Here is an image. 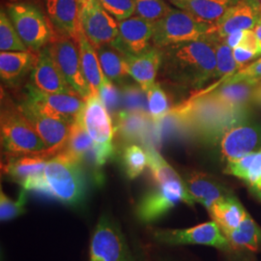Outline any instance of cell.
Returning a JSON list of instances; mask_svg holds the SVG:
<instances>
[{
	"label": "cell",
	"instance_id": "cell-1",
	"mask_svg": "<svg viewBox=\"0 0 261 261\" xmlns=\"http://www.w3.org/2000/svg\"><path fill=\"white\" fill-rule=\"evenodd\" d=\"M161 75L170 84L198 89L215 79V45L209 38L161 47Z\"/></svg>",
	"mask_w": 261,
	"mask_h": 261
},
{
	"label": "cell",
	"instance_id": "cell-2",
	"mask_svg": "<svg viewBox=\"0 0 261 261\" xmlns=\"http://www.w3.org/2000/svg\"><path fill=\"white\" fill-rule=\"evenodd\" d=\"M1 144L6 155H47V146L18 106L2 98L0 115ZM48 157V156H47Z\"/></svg>",
	"mask_w": 261,
	"mask_h": 261
},
{
	"label": "cell",
	"instance_id": "cell-3",
	"mask_svg": "<svg viewBox=\"0 0 261 261\" xmlns=\"http://www.w3.org/2000/svg\"><path fill=\"white\" fill-rule=\"evenodd\" d=\"M82 163L62 151L47 161L45 178L51 197L66 205L81 204L85 196Z\"/></svg>",
	"mask_w": 261,
	"mask_h": 261
},
{
	"label": "cell",
	"instance_id": "cell-4",
	"mask_svg": "<svg viewBox=\"0 0 261 261\" xmlns=\"http://www.w3.org/2000/svg\"><path fill=\"white\" fill-rule=\"evenodd\" d=\"M214 23L202 21L185 10L170 9L154 23L152 45L165 47L208 37Z\"/></svg>",
	"mask_w": 261,
	"mask_h": 261
},
{
	"label": "cell",
	"instance_id": "cell-5",
	"mask_svg": "<svg viewBox=\"0 0 261 261\" xmlns=\"http://www.w3.org/2000/svg\"><path fill=\"white\" fill-rule=\"evenodd\" d=\"M6 13L19 37L31 51L39 53L47 47L57 35L47 17L32 4L24 2L8 3Z\"/></svg>",
	"mask_w": 261,
	"mask_h": 261
},
{
	"label": "cell",
	"instance_id": "cell-6",
	"mask_svg": "<svg viewBox=\"0 0 261 261\" xmlns=\"http://www.w3.org/2000/svg\"><path fill=\"white\" fill-rule=\"evenodd\" d=\"M221 158L229 163L261 148V125L246 115L230 124L216 140Z\"/></svg>",
	"mask_w": 261,
	"mask_h": 261
},
{
	"label": "cell",
	"instance_id": "cell-7",
	"mask_svg": "<svg viewBox=\"0 0 261 261\" xmlns=\"http://www.w3.org/2000/svg\"><path fill=\"white\" fill-rule=\"evenodd\" d=\"M180 202L188 205H195V200L190 195L183 180L170 181L157 189L150 191L141 198L137 206V216L142 223L149 224L162 216L167 214L170 209Z\"/></svg>",
	"mask_w": 261,
	"mask_h": 261
},
{
	"label": "cell",
	"instance_id": "cell-8",
	"mask_svg": "<svg viewBox=\"0 0 261 261\" xmlns=\"http://www.w3.org/2000/svg\"><path fill=\"white\" fill-rule=\"evenodd\" d=\"M49 159L45 153L19 156L6 155L2 170L25 191L51 196L45 178V168Z\"/></svg>",
	"mask_w": 261,
	"mask_h": 261
},
{
	"label": "cell",
	"instance_id": "cell-9",
	"mask_svg": "<svg viewBox=\"0 0 261 261\" xmlns=\"http://www.w3.org/2000/svg\"><path fill=\"white\" fill-rule=\"evenodd\" d=\"M47 47L66 82L86 100L92 92L84 77L76 41L68 36L56 35Z\"/></svg>",
	"mask_w": 261,
	"mask_h": 261
},
{
	"label": "cell",
	"instance_id": "cell-10",
	"mask_svg": "<svg viewBox=\"0 0 261 261\" xmlns=\"http://www.w3.org/2000/svg\"><path fill=\"white\" fill-rule=\"evenodd\" d=\"M18 107L46 144L47 155L49 158L65 149L70 137L71 124L50 116L28 99Z\"/></svg>",
	"mask_w": 261,
	"mask_h": 261
},
{
	"label": "cell",
	"instance_id": "cell-11",
	"mask_svg": "<svg viewBox=\"0 0 261 261\" xmlns=\"http://www.w3.org/2000/svg\"><path fill=\"white\" fill-rule=\"evenodd\" d=\"M82 29L95 48L112 44L118 36V23L100 0H77Z\"/></svg>",
	"mask_w": 261,
	"mask_h": 261
},
{
	"label": "cell",
	"instance_id": "cell-12",
	"mask_svg": "<svg viewBox=\"0 0 261 261\" xmlns=\"http://www.w3.org/2000/svg\"><path fill=\"white\" fill-rule=\"evenodd\" d=\"M90 261H134L120 228L107 216L99 220L94 229Z\"/></svg>",
	"mask_w": 261,
	"mask_h": 261
},
{
	"label": "cell",
	"instance_id": "cell-13",
	"mask_svg": "<svg viewBox=\"0 0 261 261\" xmlns=\"http://www.w3.org/2000/svg\"><path fill=\"white\" fill-rule=\"evenodd\" d=\"M154 238L170 246L193 244L214 247L224 252L232 250L220 225L214 221L186 229H158L154 232Z\"/></svg>",
	"mask_w": 261,
	"mask_h": 261
},
{
	"label": "cell",
	"instance_id": "cell-14",
	"mask_svg": "<svg viewBox=\"0 0 261 261\" xmlns=\"http://www.w3.org/2000/svg\"><path fill=\"white\" fill-rule=\"evenodd\" d=\"M27 99L44 112L63 121L73 124L84 110L85 100L77 94L46 93L28 84Z\"/></svg>",
	"mask_w": 261,
	"mask_h": 261
},
{
	"label": "cell",
	"instance_id": "cell-15",
	"mask_svg": "<svg viewBox=\"0 0 261 261\" xmlns=\"http://www.w3.org/2000/svg\"><path fill=\"white\" fill-rule=\"evenodd\" d=\"M260 18V0H238L215 22L208 38L223 40L235 31L253 29Z\"/></svg>",
	"mask_w": 261,
	"mask_h": 261
},
{
	"label": "cell",
	"instance_id": "cell-16",
	"mask_svg": "<svg viewBox=\"0 0 261 261\" xmlns=\"http://www.w3.org/2000/svg\"><path fill=\"white\" fill-rule=\"evenodd\" d=\"M80 116L85 130L97 145L113 147L112 140L115 128H113L111 114L100 94L92 93L85 100Z\"/></svg>",
	"mask_w": 261,
	"mask_h": 261
},
{
	"label": "cell",
	"instance_id": "cell-17",
	"mask_svg": "<svg viewBox=\"0 0 261 261\" xmlns=\"http://www.w3.org/2000/svg\"><path fill=\"white\" fill-rule=\"evenodd\" d=\"M118 36L112 43L124 55H140L152 45L154 23L139 16L118 21Z\"/></svg>",
	"mask_w": 261,
	"mask_h": 261
},
{
	"label": "cell",
	"instance_id": "cell-18",
	"mask_svg": "<svg viewBox=\"0 0 261 261\" xmlns=\"http://www.w3.org/2000/svg\"><path fill=\"white\" fill-rule=\"evenodd\" d=\"M29 84L39 91L46 93L77 94L66 82L50 55L48 47H44L37 53V59L30 74Z\"/></svg>",
	"mask_w": 261,
	"mask_h": 261
},
{
	"label": "cell",
	"instance_id": "cell-19",
	"mask_svg": "<svg viewBox=\"0 0 261 261\" xmlns=\"http://www.w3.org/2000/svg\"><path fill=\"white\" fill-rule=\"evenodd\" d=\"M45 8L56 34L76 40L82 29L77 0H45Z\"/></svg>",
	"mask_w": 261,
	"mask_h": 261
},
{
	"label": "cell",
	"instance_id": "cell-20",
	"mask_svg": "<svg viewBox=\"0 0 261 261\" xmlns=\"http://www.w3.org/2000/svg\"><path fill=\"white\" fill-rule=\"evenodd\" d=\"M187 189L195 202H198L209 210L216 202L233 195L226 187L207 173L194 171L185 181Z\"/></svg>",
	"mask_w": 261,
	"mask_h": 261
},
{
	"label": "cell",
	"instance_id": "cell-21",
	"mask_svg": "<svg viewBox=\"0 0 261 261\" xmlns=\"http://www.w3.org/2000/svg\"><path fill=\"white\" fill-rule=\"evenodd\" d=\"M125 58L129 75L146 93L150 87L156 84V77L162 64L161 49L153 46L140 55H125Z\"/></svg>",
	"mask_w": 261,
	"mask_h": 261
},
{
	"label": "cell",
	"instance_id": "cell-22",
	"mask_svg": "<svg viewBox=\"0 0 261 261\" xmlns=\"http://www.w3.org/2000/svg\"><path fill=\"white\" fill-rule=\"evenodd\" d=\"M256 86L257 81L228 83L221 80V82L213 84L206 91L234 110L244 111L253 103Z\"/></svg>",
	"mask_w": 261,
	"mask_h": 261
},
{
	"label": "cell",
	"instance_id": "cell-23",
	"mask_svg": "<svg viewBox=\"0 0 261 261\" xmlns=\"http://www.w3.org/2000/svg\"><path fill=\"white\" fill-rule=\"evenodd\" d=\"M37 59V53L25 51H1L0 76L4 84L15 86L20 84L28 74H31Z\"/></svg>",
	"mask_w": 261,
	"mask_h": 261
},
{
	"label": "cell",
	"instance_id": "cell-24",
	"mask_svg": "<svg viewBox=\"0 0 261 261\" xmlns=\"http://www.w3.org/2000/svg\"><path fill=\"white\" fill-rule=\"evenodd\" d=\"M75 41L80 49L84 77L91 89V92L99 94L101 88L110 80L103 73L96 48L86 37L83 29L80 30Z\"/></svg>",
	"mask_w": 261,
	"mask_h": 261
},
{
	"label": "cell",
	"instance_id": "cell-25",
	"mask_svg": "<svg viewBox=\"0 0 261 261\" xmlns=\"http://www.w3.org/2000/svg\"><path fill=\"white\" fill-rule=\"evenodd\" d=\"M224 172L243 180L252 195L261 200V148L226 163Z\"/></svg>",
	"mask_w": 261,
	"mask_h": 261
},
{
	"label": "cell",
	"instance_id": "cell-26",
	"mask_svg": "<svg viewBox=\"0 0 261 261\" xmlns=\"http://www.w3.org/2000/svg\"><path fill=\"white\" fill-rule=\"evenodd\" d=\"M208 212L222 230H230L238 227L247 215L241 202L234 195L216 202Z\"/></svg>",
	"mask_w": 261,
	"mask_h": 261
},
{
	"label": "cell",
	"instance_id": "cell-27",
	"mask_svg": "<svg viewBox=\"0 0 261 261\" xmlns=\"http://www.w3.org/2000/svg\"><path fill=\"white\" fill-rule=\"evenodd\" d=\"M232 249L261 251V228L247 213L241 224L230 230H222Z\"/></svg>",
	"mask_w": 261,
	"mask_h": 261
},
{
	"label": "cell",
	"instance_id": "cell-28",
	"mask_svg": "<svg viewBox=\"0 0 261 261\" xmlns=\"http://www.w3.org/2000/svg\"><path fill=\"white\" fill-rule=\"evenodd\" d=\"M238 0H188L179 9L185 10L202 21L215 23Z\"/></svg>",
	"mask_w": 261,
	"mask_h": 261
},
{
	"label": "cell",
	"instance_id": "cell-29",
	"mask_svg": "<svg viewBox=\"0 0 261 261\" xmlns=\"http://www.w3.org/2000/svg\"><path fill=\"white\" fill-rule=\"evenodd\" d=\"M96 49L105 75L112 83H122L129 75L125 55L112 47V44L97 47Z\"/></svg>",
	"mask_w": 261,
	"mask_h": 261
},
{
	"label": "cell",
	"instance_id": "cell-30",
	"mask_svg": "<svg viewBox=\"0 0 261 261\" xmlns=\"http://www.w3.org/2000/svg\"><path fill=\"white\" fill-rule=\"evenodd\" d=\"M149 120L151 117L147 112L123 111L118 113L115 130L120 134L124 140H140L147 130Z\"/></svg>",
	"mask_w": 261,
	"mask_h": 261
},
{
	"label": "cell",
	"instance_id": "cell-31",
	"mask_svg": "<svg viewBox=\"0 0 261 261\" xmlns=\"http://www.w3.org/2000/svg\"><path fill=\"white\" fill-rule=\"evenodd\" d=\"M80 115L71 126L70 137L67 146L63 151L72 158L83 163L84 156L93 147L95 142L88 135L87 130H85Z\"/></svg>",
	"mask_w": 261,
	"mask_h": 261
},
{
	"label": "cell",
	"instance_id": "cell-32",
	"mask_svg": "<svg viewBox=\"0 0 261 261\" xmlns=\"http://www.w3.org/2000/svg\"><path fill=\"white\" fill-rule=\"evenodd\" d=\"M146 154L148 159L147 167L149 168L152 177L158 186L170 181L182 180L174 168L168 164L156 148L150 146L146 149Z\"/></svg>",
	"mask_w": 261,
	"mask_h": 261
},
{
	"label": "cell",
	"instance_id": "cell-33",
	"mask_svg": "<svg viewBox=\"0 0 261 261\" xmlns=\"http://www.w3.org/2000/svg\"><path fill=\"white\" fill-rule=\"evenodd\" d=\"M0 50L1 51H25L28 47L19 37L17 29L11 21L6 11L0 13Z\"/></svg>",
	"mask_w": 261,
	"mask_h": 261
},
{
	"label": "cell",
	"instance_id": "cell-34",
	"mask_svg": "<svg viewBox=\"0 0 261 261\" xmlns=\"http://www.w3.org/2000/svg\"><path fill=\"white\" fill-rule=\"evenodd\" d=\"M146 98L151 120L157 125L168 116L170 111L168 96L161 84L156 83L146 91Z\"/></svg>",
	"mask_w": 261,
	"mask_h": 261
},
{
	"label": "cell",
	"instance_id": "cell-35",
	"mask_svg": "<svg viewBox=\"0 0 261 261\" xmlns=\"http://www.w3.org/2000/svg\"><path fill=\"white\" fill-rule=\"evenodd\" d=\"M209 39L213 41L216 51L217 67L215 72V79L221 77L226 80L234 75L238 70V65L234 59L233 50L223 41L211 38Z\"/></svg>",
	"mask_w": 261,
	"mask_h": 261
},
{
	"label": "cell",
	"instance_id": "cell-36",
	"mask_svg": "<svg viewBox=\"0 0 261 261\" xmlns=\"http://www.w3.org/2000/svg\"><path fill=\"white\" fill-rule=\"evenodd\" d=\"M122 162L128 177H139L147 166L146 151L137 144L127 145L122 152Z\"/></svg>",
	"mask_w": 261,
	"mask_h": 261
},
{
	"label": "cell",
	"instance_id": "cell-37",
	"mask_svg": "<svg viewBox=\"0 0 261 261\" xmlns=\"http://www.w3.org/2000/svg\"><path fill=\"white\" fill-rule=\"evenodd\" d=\"M137 16L155 23L163 19L170 7L164 0H134Z\"/></svg>",
	"mask_w": 261,
	"mask_h": 261
},
{
	"label": "cell",
	"instance_id": "cell-38",
	"mask_svg": "<svg viewBox=\"0 0 261 261\" xmlns=\"http://www.w3.org/2000/svg\"><path fill=\"white\" fill-rule=\"evenodd\" d=\"M27 192L24 189L19 194L17 200H13L6 196L3 191H1L0 196V219L1 222H6L19 217V215L25 212L27 203Z\"/></svg>",
	"mask_w": 261,
	"mask_h": 261
},
{
	"label": "cell",
	"instance_id": "cell-39",
	"mask_svg": "<svg viewBox=\"0 0 261 261\" xmlns=\"http://www.w3.org/2000/svg\"><path fill=\"white\" fill-rule=\"evenodd\" d=\"M100 2L117 21L129 19L135 13L134 0H100Z\"/></svg>",
	"mask_w": 261,
	"mask_h": 261
},
{
	"label": "cell",
	"instance_id": "cell-40",
	"mask_svg": "<svg viewBox=\"0 0 261 261\" xmlns=\"http://www.w3.org/2000/svg\"><path fill=\"white\" fill-rule=\"evenodd\" d=\"M143 93L145 92L140 86H126L124 88V102L127 107V111L147 112Z\"/></svg>",
	"mask_w": 261,
	"mask_h": 261
},
{
	"label": "cell",
	"instance_id": "cell-41",
	"mask_svg": "<svg viewBox=\"0 0 261 261\" xmlns=\"http://www.w3.org/2000/svg\"><path fill=\"white\" fill-rule=\"evenodd\" d=\"M99 94L110 113H114L116 112V110L119 108V105L121 103V96L120 91L113 83L109 81L101 88Z\"/></svg>",
	"mask_w": 261,
	"mask_h": 261
},
{
	"label": "cell",
	"instance_id": "cell-42",
	"mask_svg": "<svg viewBox=\"0 0 261 261\" xmlns=\"http://www.w3.org/2000/svg\"><path fill=\"white\" fill-rule=\"evenodd\" d=\"M261 77V57L259 59L252 62V64L243 67L237 71L234 75L229 76L223 82L228 83H237L242 81H257ZM222 80V79H221Z\"/></svg>",
	"mask_w": 261,
	"mask_h": 261
},
{
	"label": "cell",
	"instance_id": "cell-43",
	"mask_svg": "<svg viewBox=\"0 0 261 261\" xmlns=\"http://www.w3.org/2000/svg\"><path fill=\"white\" fill-rule=\"evenodd\" d=\"M233 56L234 59L238 65V69H242L243 67L246 65L248 62H250L253 59H256L258 57V55L250 48L238 46L233 48Z\"/></svg>",
	"mask_w": 261,
	"mask_h": 261
},
{
	"label": "cell",
	"instance_id": "cell-44",
	"mask_svg": "<svg viewBox=\"0 0 261 261\" xmlns=\"http://www.w3.org/2000/svg\"><path fill=\"white\" fill-rule=\"evenodd\" d=\"M240 46L250 48L253 51H255L258 55V56H261L260 53H259V43H258L257 38L255 36L252 29L246 30L245 36L243 38L242 43H241Z\"/></svg>",
	"mask_w": 261,
	"mask_h": 261
},
{
	"label": "cell",
	"instance_id": "cell-45",
	"mask_svg": "<svg viewBox=\"0 0 261 261\" xmlns=\"http://www.w3.org/2000/svg\"><path fill=\"white\" fill-rule=\"evenodd\" d=\"M245 32H246V30L235 31V32H232L231 34L227 35L226 37L224 38L223 40H220V41L224 42L228 47H230L231 48H235V47H237L241 45L243 38L245 36Z\"/></svg>",
	"mask_w": 261,
	"mask_h": 261
},
{
	"label": "cell",
	"instance_id": "cell-46",
	"mask_svg": "<svg viewBox=\"0 0 261 261\" xmlns=\"http://www.w3.org/2000/svg\"><path fill=\"white\" fill-rule=\"evenodd\" d=\"M253 103L261 106V82L257 81V86L255 89L254 93V99H253Z\"/></svg>",
	"mask_w": 261,
	"mask_h": 261
},
{
	"label": "cell",
	"instance_id": "cell-47",
	"mask_svg": "<svg viewBox=\"0 0 261 261\" xmlns=\"http://www.w3.org/2000/svg\"><path fill=\"white\" fill-rule=\"evenodd\" d=\"M253 32L255 34V36L257 38V41L259 43V53L261 55V18L258 22L256 23V25L253 28Z\"/></svg>",
	"mask_w": 261,
	"mask_h": 261
},
{
	"label": "cell",
	"instance_id": "cell-48",
	"mask_svg": "<svg viewBox=\"0 0 261 261\" xmlns=\"http://www.w3.org/2000/svg\"><path fill=\"white\" fill-rule=\"evenodd\" d=\"M172 4H174L175 6H177L178 8H180V6L183 4V3H185L186 1L188 0H169Z\"/></svg>",
	"mask_w": 261,
	"mask_h": 261
},
{
	"label": "cell",
	"instance_id": "cell-49",
	"mask_svg": "<svg viewBox=\"0 0 261 261\" xmlns=\"http://www.w3.org/2000/svg\"><path fill=\"white\" fill-rule=\"evenodd\" d=\"M6 1L9 3H14V2H21L22 0H6Z\"/></svg>",
	"mask_w": 261,
	"mask_h": 261
},
{
	"label": "cell",
	"instance_id": "cell-50",
	"mask_svg": "<svg viewBox=\"0 0 261 261\" xmlns=\"http://www.w3.org/2000/svg\"><path fill=\"white\" fill-rule=\"evenodd\" d=\"M238 261H252V259H247V258H245V259H244V258H243V259H239V260Z\"/></svg>",
	"mask_w": 261,
	"mask_h": 261
},
{
	"label": "cell",
	"instance_id": "cell-51",
	"mask_svg": "<svg viewBox=\"0 0 261 261\" xmlns=\"http://www.w3.org/2000/svg\"><path fill=\"white\" fill-rule=\"evenodd\" d=\"M257 81H260V82H261V77H260V79H259V80H257Z\"/></svg>",
	"mask_w": 261,
	"mask_h": 261
},
{
	"label": "cell",
	"instance_id": "cell-52",
	"mask_svg": "<svg viewBox=\"0 0 261 261\" xmlns=\"http://www.w3.org/2000/svg\"><path fill=\"white\" fill-rule=\"evenodd\" d=\"M260 2H261V0H260Z\"/></svg>",
	"mask_w": 261,
	"mask_h": 261
}]
</instances>
